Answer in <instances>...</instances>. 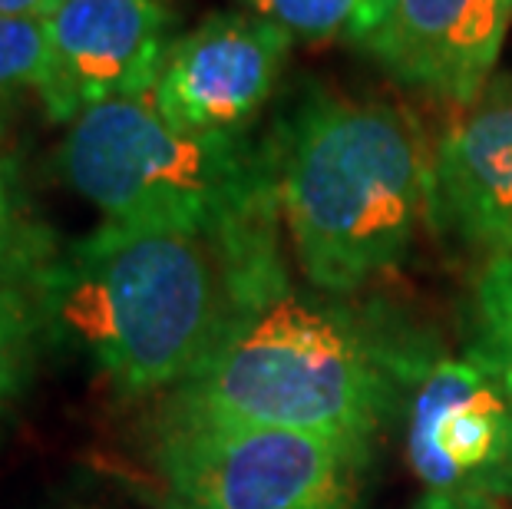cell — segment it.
<instances>
[{
  "mask_svg": "<svg viewBox=\"0 0 512 509\" xmlns=\"http://www.w3.org/2000/svg\"><path fill=\"white\" fill-rule=\"evenodd\" d=\"M278 212L304 278L351 295L403 262L430 215L433 159L407 113L308 90L268 139Z\"/></svg>",
  "mask_w": 512,
  "mask_h": 509,
  "instance_id": "obj_2",
  "label": "cell"
},
{
  "mask_svg": "<svg viewBox=\"0 0 512 509\" xmlns=\"http://www.w3.org/2000/svg\"><path fill=\"white\" fill-rule=\"evenodd\" d=\"M512 27V0H394L364 50L397 83L466 106L493 80Z\"/></svg>",
  "mask_w": 512,
  "mask_h": 509,
  "instance_id": "obj_9",
  "label": "cell"
},
{
  "mask_svg": "<svg viewBox=\"0 0 512 509\" xmlns=\"http://www.w3.org/2000/svg\"><path fill=\"white\" fill-rule=\"evenodd\" d=\"M294 37L258 14L205 17L176 37L149 103L189 133H245L285 73Z\"/></svg>",
  "mask_w": 512,
  "mask_h": 509,
  "instance_id": "obj_8",
  "label": "cell"
},
{
  "mask_svg": "<svg viewBox=\"0 0 512 509\" xmlns=\"http://www.w3.org/2000/svg\"><path fill=\"white\" fill-rule=\"evenodd\" d=\"M50 80L40 106L73 123L93 106L149 96L172 37L169 0H60L43 17Z\"/></svg>",
  "mask_w": 512,
  "mask_h": 509,
  "instance_id": "obj_7",
  "label": "cell"
},
{
  "mask_svg": "<svg viewBox=\"0 0 512 509\" xmlns=\"http://www.w3.org/2000/svg\"><path fill=\"white\" fill-rule=\"evenodd\" d=\"M43 308L34 291L0 285V424L17 404L34 371L37 338L43 331Z\"/></svg>",
  "mask_w": 512,
  "mask_h": 509,
  "instance_id": "obj_14",
  "label": "cell"
},
{
  "mask_svg": "<svg viewBox=\"0 0 512 509\" xmlns=\"http://www.w3.org/2000/svg\"><path fill=\"white\" fill-rule=\"evenodd\" d=\"M403 361L354 311L281 291L255 311L202 371L169 391L159 417L275 427L374 447Z\"/></svg>",
  "mask_w": 512,
  "mask_h": 509,
  "instance_id": "obj_3",
  "label": "cell"
},
{
  "mask_svg": "<svg viewBox=\"0 0 512 509\" xmlns=\"http://www.w3.org/2000/svg\"><path fill=\"white\" fill-rule=\"evenodd\" d=\"M288 288L278 225L209 235L103 222L63 248L34 295L116 391L152 397L202 371Z\"/></svg>",
  "mask_w": 512,
  "mask_h": 509,
  "instance_id": "obj_1",
  "label": "cell"
},
{
  "mask_svg": "<svg viewBox=\"0 0 512 509\" xmlns=\"http://www.w3.org/2000/svg\"><path fill=\"white\" fill-rule=\"evenodd\" d=\"M403 430L407 463L430 493L512 500V387L470 354L410 374Z\"/></svg>",
  "mask_w": 512,
  "mask_h": 509,
  "instance_id": "obj_6",
  "label": "cell"
},
{
  "mask_svg": "<svg viewBox=\"0 0 512 509\" xmlns=\"http://www.w3.org/2000/svg\"><path fill=\"white\" fill-rule=\"evenodd\" d=\"M410 509H503V503L470 493H423Z\"/></svg>",
  "mask_w": 512,
  "mask_h": 509,
  "instance_id": "obj_16",
  "label": "cell"
},
{
  "mask_svg": "<svg viewBox=\"0 0 512 509\" xmlns=\"http://www.w3.org/2000/svg\"><path fill=\"white\" fill-rule=\"evenodd\" d=\"M470 357L512 387V252L489 258L476 281Z\"/></svg>",
  "mask_w": 512,
  "mask_h": 509,
  "instance_id": "obj_13",
  "label": "cell"
},
{
  "mask_svg": "<svg viewBox=\"0 0 512 509\" xmlns=\"http://www.w3.org/2000/svg\"><path fill=\"white\" fill-rule=\"evenodd\" d=\"M50 80V43L43 17L0 14V96L43 93Z\"/></svg>",
  "mask_w": 512,
  "mask_h": 509,
  "instance_id": "obj_15",
  "label": "cell"
},
{
  "mask_svg": "<svg viewBox=\"0 0 512 509\" xmlns=\"http://www.w3.org/2000/svg\"><path fill=\"white\" fill-rule=\"evenodd\" d=\"M57 172L113 225L235 235L281 222L268 143L189 133L149 96L76 116L57 149Z\"/></svg>",
  "mask_w": 512,
  "mask_h": 509,
  "instance_id": "obj_4",
  "label": "cell"
},
{
  "mask_svg": "<svg viewBox=\"0 0 512 509\" xmlns=\"http://www.w3.org/2000/svg\"><path fill=\"white\" fill-rule=\"evenodd\" d=\"M374 447L159 417L152 463L179 509H357Z\"/></svg>",
  "mask_w": 512,
  "mask_h": 509,
  "instance_id": "obj_5",
  "label": "cell"
},
{
  "mask_svg": "<svg viewBox=\"0 0 512 509\" xmlns=\"http://www.w3.org/2000/svg\"><path fill=\"white\" fill-rule=\"evenodd\" d=\"M430 215L463 245L512 252V77L489 80L443 133Z\"/></svg>",
  "mask_w": 512,
  "mask_h": 509,
  "instance_id": "obj_10",
  "label": "cell"
},
{
  "mask_svg": "<svg viewBox=\"0 0 512 509\" xmlns=\"http://www.w3.org/2000/svg\"><path fill=\"white\" fill-rule=\"evenodd\" d=\"M252 14L301 40L364 43L384 27L394 0H242Z\"/></svg>",
  "mask_w": 512,
  "mask_h": 509,
  "instance_id": "obj_12",
  "label": "cell"
},
{
  "mask_svg": "<svg viewBox=\"0 0 512 509\" xmlns=\"http://www.w3.org/2000/svg\"><path fill=\"white\" fill-rule=\"evenodd\" d=\"M60 0H0V14H20V17H47Z\"/></svg>",
  "mask_w": 512,
  "mask_h": 509,
  "instance_id": "obj_17",
  "label": "cell"
},
{
  "mask_svg": "<svg viewBox=\"0 0 512 509\" xmlns=\"http://www.w3.org/2000/svg\"><path fill=\"white\" fill-rule=\"evenodd\" d=\"M60 252L57 232L40 219L17 166L0 153V285L37 291Z\"/></svg>",
  "mask_w": 512,
  "mask_h": 509,
  "instance_id": "obj_11",
  "label": "cell"
}]
</instances>
